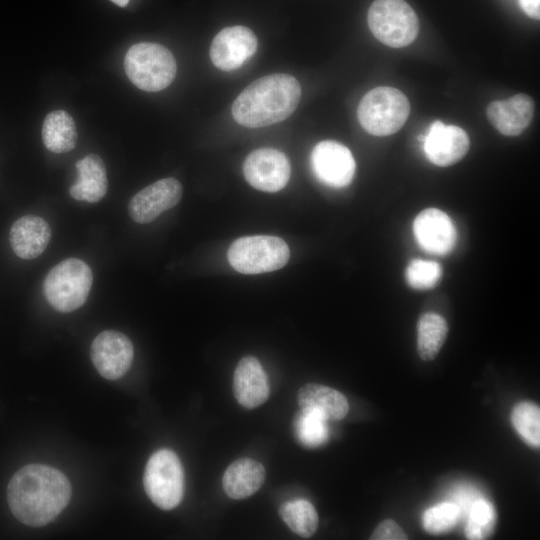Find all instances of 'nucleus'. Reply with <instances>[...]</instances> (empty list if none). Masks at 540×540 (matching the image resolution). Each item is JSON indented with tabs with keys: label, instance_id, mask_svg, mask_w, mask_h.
Masks as SVG:
<instances>
[{
	"label": "nucleus",
	"instance_id": "nucleus-1",
	"mask_svg": "<svg viewBox=\"0 0 540 540\" xmlns=\"http://www.w3.org/2000/svg\"><path fill=\"white\" fill-rule=\"evenodd\" d=\"M71 485L59 470L42 464H29L18 470L7 487L8 506L14 517L31 527L54 520L67 506Z\"/></svg>",
	"mask_w": 540,
	"mask_h": 540
},
{
	"label": "nucleus",
	"instance_id": "nucleus-2",
	"mask_svg": "<svg viewBox=\"0 0 540 540\" xmlns=\"http://www.w3.org/2000/svg\"><path fill=\"white\" fill-rule=\"evenodd\" d=\"M301 98L298 80L289 74L261 77L247 86L232 105L235 121L248 128L281 122L296 109Z\"/></svg>",
	"mask_w": 540,
	"mask_h": 540
},
{
	"label": "nucleus",
	"instance_id": "nucleus-3",
	"mask_svg": "<svg viewBox=\"0 0 540 540\" xmlns=\"http://www.w3.org/2000/svg\"><path fill=\"white\" fill-rule=\"evenodd\" d=\"M93 283L89 265L77 258H68L55 265L46 275L43 292L56 311L69 313L87 300Z\"/></svg>",
	"mask_w": 540,
	"mask_h": 540
},
{
	"label": "nucleus",
	"instance_id": "nucleus-4",
	"mask_svg": "<svg viewBox=\"0 0 540 540\" xmlns=\"http://www.w3.org/2000/svg\"><path fill=\"white\" fill-rule=\"evenodd\" d=\"M129 80L139 89L156 92L168 87L176 75V61L169 49L158 43L132 45L124 58Z\"/></svg>",
	"mask_w": 540,
	"mask_h": 540
},
{
	"label": "nucleus",
	"instance_id": "nucleus-5",
	"mask_svg": "<svg viewBox=\"0 0 540 540\" xmlns=\"http://www.w3.org/2000/svg\"><path fill=\"white\" fill-rule=\"evenodd\" d=\"M409 113L407 97L400 90L387 86L367 92L357 110L361 126L374 136L396 133L406 122Z\"/></svg>",
	"mask_w": 540,
	"mask_h": 540
},
{
	"label": "nucleus",
	"instance_id": "nucleus-6",
	"mask_svg": "<svg viewBox=\"0 0 540 540\" xmlns=\"http://www.w3.org/2000/svg\"><path fill=\"white\" fill-rule=\"evenodd\" d=\"M290 257L286 242L280 237L255 235L238 238L230 245V265L243 274L272 272L284 267Z\"/></svg>",
	"mask_w": 540,
	"mask_h": 540
},
{
	"label": "nucleus",
	"instance_id": "nucleus-7",
	"mask_svg": "<svg viewBox=\"0 0 540 540\" xmlns=\"http://www.w3.org/2000/svg\"><path fill=\"white\" fill-rule=\"evenodd\" d=\"M367 21L375 38L393 48L412 43L419 30L418 17L404 0H375L368 10Z\"/></svg>",
	"mask_w": 540,
	"mask_h": 540
},
{
	"label": "nucleus",
	"instance_id": "nucleus-8",
	"mask_svg": "<svg viewBox=\"0 0 540 540\" xmlns=\"http://www.w3.org/2000/svg\"><path fill=\"white\" fill-rule=\"evenodd\" d=\"M143 485L150 500L162 510H171L182 501L184 470L175 452L160 449L147 461Z\"/></svg>",
	"mask_w": 540,
	"mask_h": 540
},
{
	"label": "nucleus",
	"instance_id": "nucleus-9",
	"mask_svg": "<svg viewBox=\"0 0 540 540\" xmlns=\"http://www.w3.org/2000/svg\"><path fill=\"white\" fill-rule=\"evenodd\" d=\"M243 173L247 182L255 189L277 192L287 185L291 166L283 152L273 148H260L246 157Z\"/></svg>",
	"mask_w": 540,
	"mask_h": 540
},
{
	"label": "nucleus",
	"instance_id": "nucleus-10",
	"mask_svg": "<svg viewBox=\"0 0 540 540\" xmlns=\"http://www.w3.org/2000/svg\"><path fill=\"white\" fill-rule=\"evenodd\" d=\"M90 355L101 376L108 380H116L130 369L134 349L132 342L125 334L115 330H105L93 340Z\"/></svg>",
	"mask_w": 540,
	"mask_h": 540
},
{
	"label": "nucleus",
	"instance_id": "nucleus-11",
	"mask_svg": "<svg viewBox=\"0 0 540 540\" xmlns=\"http://www.w3.org/2000/svg\"><path fill=\"white\" fill-rule=\"evenodd\" d=\"M311 167L319 181L327 186L341 188L349 185L355 173V160L351 151L341 143L324 140L311 152Z\"/></svg>",
	"mask_w": 540,
	"mask_h": 540
},
{
	"label": "nucleus",
	"instance_id": "nucleus-12",
	"mask_svg": "<svg viewBox=\"0 0 540 540\" xmlns=\"http://www.w3.org/2000/svg\"><path fill=\"white\" fill-rule=\"evenodd\" d=\"M181 183L175 178H164L137 192L130 200L128 212L136 223L146 224L181 200Z\"/></svg>",
	"mask_w": 540,
	"mask_h": 540
},
{
	"label": "nucleus",
	"instance_id": "nucleus-13",
	"mask_svg": "<svg viewBox=\"0 0 540 540\" xmlns=\"http://www.w3.org/2000/svg\"><path fill=\"white\" fill-rule=\"evenodd\" d=\"M257 49V38L245 26H231L222 29L213 39L210 47L212 63L223 71L239 68Z\"/></svg>",
	"mask_w": 540,
	"mask_h": 540
},
{
	"label": "nucleus",
	"instance_id": "nucleus-14",
	"mask_svg": "<svg viewBox=\"0 0 540 540\" xmlns=\"http://www.w3.org/2000/svg\"><path fill=\"white\" fill-rule=\"evenodd\" d=\"M426 157L437 166H450L460 161L468 152L470 140L467 133L455 125L434 121L423 138Z\"/></svg>",
	"mask_w": 540,
	"mask_h": 540
},
{
	"label": "nucleus",
	"instance_id": "nucleus-15",
	"mask_svg": "<svg viewBox=\"0 0 540 540\" xmlns=\"http://www.w3.org/2000/svg\"><path fill=\"white\" fill-rule=\"evenodd\" d=\"M413 233L420 247L435 255L450 253L457 241L453 221L437 208H427L417 215L413 223Z\"/></svg>",
	"mask_w": 540,
	"mask_h": 540
},
{
	"label": "nucleus",
	"instance_id": "nucleus-16",
	"mask_svg": "<svg viewBox=\"0 0 540 540\" xmlns=\"http://www.w3.org/2000/svg\"><path fill=\"white\" fill-rule=\"evenodd\" d=\"M534 111V100L520 93L505 100L491 102L487 108V117L501 134L517 136L529 126Z\"/></svg>",
	"mask_w": 540,
	"mask_h": 540
},
{
	"label": "nucleus",
	"instance_id": "nucleus-17",
	"mask_svg": "<svg viewBox=\"0 0 540 540\" xmlns=\"http://www.w3.org/2000/svg\"><path fill=\"white\" fill-rule=\"evenodd\" d=\"M267 375L253 356L243 357L233 375V393L240 405L252 409L263 404L269 397Z\"/></svg>",
	"mask_w": 540,
	"mask_h": 540
},
{
	"label": "nucleus",
	"instance_id": "nucleus-18",
	"mask_svg": "<svg viewBox=\"0 0 540 540\" xmlns=\"http://www.w3.org/2000/svg\"><path fill=\"white\" fill-rule=\"evenodd\" d=\"M51 239L49 224L41 217L25 215L11 226L9 241L13 252L21 259L32 260L40 256Z\"/></svg>",
	"mask_w": 540,
	"mask_h": 540
},
{
	"label": "nucleus",
	"instance_id": "nucleus-19",
	"mask_svg": "<svg viewBox=\"0 0 540 540\" xmlns=\"http://www.w3.org/2000/svg\"><path fill=\"white\" fill-rule=\"evenodd\" d=\"M297 402L300 410L313 412L327 421L343 419L349 410L347 398L341 392L315 383L298 390Z\"/></svg>",
	"mask_w": 540,
	"mask_h": 540
},
{
	"label": "nucleus",
	"instance_id": "nucleus-20",
	"mask_svg": "<svg viewBox=\"0 0 540 540\" xmlns=\"http://www.w3.org/2000/svg\"><path fill=\"white\" fill-rule=\"evenodd\" d=\"M78 171L76 182L69 193L78 201L96 203L108 190L107 171L103 160L96 154H88L75 164Z\"/></svg>",
	"mask_w": 540,
	"mask_h": 540
},
{
	"label": "nucleus",
	"instance_id": "nucleus-21",
	"mask_svg": "<svg viewBox=\"0 0 540 540\" xmlns=\"http://www.w3.org/2000/svg\"><path fill=\"white\" fill-rule=\"evenodd\" d=\"M264 479L265 469L260 462L250 458H241L227 467L222 485L228 497L243 499L258 491Z\"/></svg>",
	"mask_w": 540,
	"mask_h": 540
},
{
	"label": "nucleus",
	"instance_id": "nucleus-22",
	"mask_svg": "<svg viewBox=\"0 0 540 540\" xmlns=\"http://www.w3.org/2000/svg\"><path fill=\"white\" fill-rule=\"evenodd\" d=\"M45 147L53 153H66L74 149L77 129L72 116L64 110L47 114L42 126Z\"/></svg>",
	"mask_w": 540,
	"mask_h": 540
},
{
	"label": "nucleus",
	"instance_id": "nucleus-23",
	"mask_svg": "<svg viewBox=\"0 0 540 540\" xmlns=\"http://www.w3.org/2000/svg\"><path fill=\"white\" fill-rule=\"evenodd\" d=\"M449 328L446 320L436 313L422 314L417 326V351L424 361H432L442 348Z\"/></svg>",
	"mask_w": 540,
	"mask_h": 540
},
{
	"label": "nucleus",
	"instance_id": "nucleus-24",
	"mask_svg": "<svg viewBox=\"0 0 540 540\" xmlns=\"http://www.w3.org/2000/svg\"><path fill=\"white\" fill-rule=\"evenodd\" d=\"M279 515L295 534L303 538L311 537L318 528V514L307 500L297 499L282 504Z\"/></svg>",
	"mask_w": 540,
	"mask_h": 540
},
{
	"label": "nucleus",
	"instance_id": "nucleus-25",
	"mask_svg": "<svg viewBox=\"0 0 540 540\" xmlns=\"http://www.w3.org/2000/svg\"><path fill=\"white\" fill-rule=\"evenodd\" d=\"M294 434L297 440L306 447H317L328 439L327 420L319 415L300 410L293 421Z\"/></svg>",
	"mask_w": 540,
	"mask_h": 540
},
{
	"label": "nucleus",
	"instance_id": "nucleus-26",
	"mask_svg": "<svg viewBox=\"0 0 540 540\" xmlns=\"http://www.w3.org/2000/svg\"><path fill=\"white\" fill-rule=\"evenodd\" d=\"M511 421L522 439L530 446H540V409L531 402L516 404L511 413Z\"/></svg>",
	"mask_w": 540,
	"mask_h": 540
},
{
	"label": "nucleus",
	"instance_id": "nucleus-27",
	"mask_svg": "<svg viewBox=\"0 0 540 540\" xmlns=\"http://www.w3.org/2000/svg\"><path fill=\"white\" fill-rule=\"evenodd\" d=\"M496 512L485 499L476 500L470 510L465 534L468 539H484L493 531Z\"/></svg>",
	"mask_w": 540,
	"mask_h": 540
},
{
	"label": "nucleus",
	"instance_id": "nucleus-28",
	"mask_svg": "<svg viewBox=\"0 0 540 540\" xmlns=\"http://www.w3.org/2000/svg\"><path fill=\"white\" fill-rule=\"evenodd\" d=\"M442 268L435 261L414 259L406 268L407 284L416 290L433 288L441 279Z\"/></svg>",
	"mask_w": 540,
	"mask_h": 540
},
{
	"label": "nucleus",
	"instance_id": "nucleus-29",
	"mask_svg": "<svg viewBox=\"0 0 540 540\" xmlns=\"http://www.w3.org/2000/svg\"><path fill=\"white\" fill-rule=\"evenodd\" d=\"M460 516V510L454 503L437 504L423 513L424 529L431 534H441L452 529Z\"/></svg>",
	"mask_w": 540,
	"mask_h": 540
},
{
	"label": "nucleus",
	"instance_id": "nucleus-30",
	"mask_svg": "<svg viewBox=\"0 0 540 540\" xmlns=\"http://www.w3.org/2000/svg\"><path fill=\"white\" fill-rule=\"evenodd\" d=\"M407 538L402 528L391 519L379 523L370 536L371 540H405Z\"/></svg>",
	"mask_w": 540,
	"mask_h": 540
},
{
	"label": "nucleus",
	"instance_id": "nucleus-31",
	"mask_svg": "<svg viewBox=\"0 0 540 540\" xmlns=\"http://www.w3.org/2000/svg\"><path fill=\"white\" fill-rule=\"evenodd\" d=\"M519 5L526 15L533 19H539L540 0H519Z\"/></svg>",
	"mask_w": 540,
	"mask_h": 540
},
{
	"label": "nucleus",
	"instance_id": "nucleus-32",
	"mask_svg": "<svg viewBox=\"0 0 540 540\" xmlns=\"http://www.w3.org/2000/svg\"><path fill=\"white\" fill-rule=\"evenodd\" d=\"M110 1H112L113 3H115L116 5L120 7H125L129 3V0H110Z\"/></svg>",
	"mask_w": 540,
	"mask_h": 540
}]
</instances>
